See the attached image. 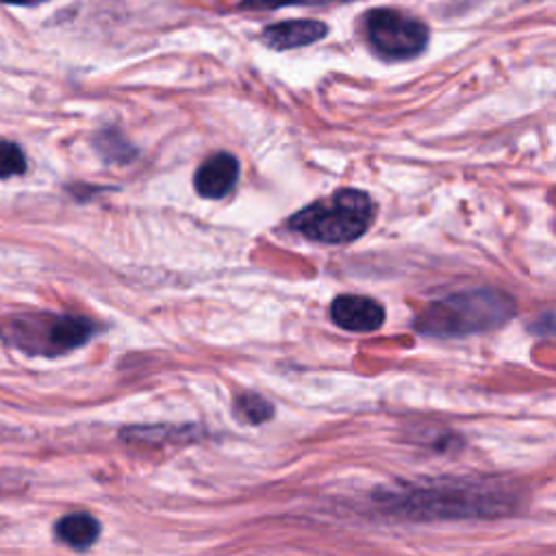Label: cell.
Returning <instances> with one entry per match:
<instances>
[{
  "label": "cell",
  "mask_w": 556,
  "mask_h": 556,
  "mask_svg": "<svg viewBox=\"0 0 556 556\" xmlns=\"http://www.w3.org/2000/svg\"><path fill=\"white\" fill-rule=\"evenodd\" d=\"M515 315V300L500 289H471L432 302L415 319L428 337H465L500 328Z\"/></svg>",
  "instance_id": "1"
},
{
  "label": "cell",
  "mask_w": 556,
  "mask_h": 556,
  "mask_svg": "<svg viewBox=\"0 0 556 556\" xmlns=\"http://www.w3.org/2000/svg\"><path fill=\"white\" fill-rule=\"evenodd\" d=\"M374 208L365 191L341 189L326 200L304 206L289 219V226L317 243H350L369 228Z\"/></svg>",
  "instance_id": "2"
},
{
  "label": "cell",
  "mask_w": 556,
  "mask_h": 556,
  "mask_svg": "<svg viewBox=\"0 0 556 556\" xmlns=\"http://www.w3.org/2000/svg\"><path fill=\"white\" fill-rule=\"evenodd\" d=\"M363 33L371 50L389 61L413 59L428 43L426 24L395 9L367 11L363 17Z\"/></svg>",
  "instance_id": "3"
},
{
  "label": "cell",
  "mask_w": 556,
  "mask_h": 556,
  "mask_svg": "<svg viewBox=\"0 0 556 556\" xmlns=\"http://www.w3.org/2000/svg\"><path fill=\"white\" fill-rule=\"evenodd\" d=\"M330 317L350 332H374L384 324V308L367 295H339L330 306Z\"/></svg>",
  "instance_id": "4"
},
{
  "label": "cell",
  "mask_w": 556,
  "mask_h": 556,
  "mask_svg": "<svg viewBox=\"0 0 556 556\" xmlns=\"http://www.w3.org/2000/svg\"><path fill=\"white\" fill-rule=\"evenodd\" d=\"M239 180V161L230 152H215L195 172V191L202 198H224Z\"/></svg>",
  "instance_id": "5"
},
{
  "label": "cell",
  "mask_w": 556,
  "mask_h": 556,
  "mask_svg": "<svg viewBox=\"0 0 556 556\" xmlns=\"http://www.w3.org/2000/svg\"><path fill=\"white\" fill-rule=\"evenodd\" d=\"M326 33H328V26L317 20H285V22L269 24L261 37L269 48L289 50V48H302V46L315 43L324 39Z\"/></svg>",
  "instance_id": "6"
},
{
  "label": "cell",
  "mask_w": 556,
  "mask_h": 556,
  "mask_svg": "<svg viewBox=\"0 0 556 556\" xmlns=\"http://www.w3.org/2000/svg\"><path fill=\"white\" fill-rule=\"evenodd\" d=\"M46 330H48L50 352H65L83 345L93 334V324L85 317L61 315V317H52Z\"/></svg>",
  "instance_id": "7"
},
{
  "label": "cell",
  "mask_w": 556,
  "mask_h": 556,
  "mask_svg": "<svg viewBox=\"0 0 556 556\" xmlns=\"http://www.w3.org/2000/svg\"><path fill=\"white\" fill-rule=\"evenodd\" d=\"M98 534H100V523L91 515H87V513L65 515L56 523V536L65 545L76 547V549H85V547L93 545Z\"/></svg>",
  "instance_id": "8"
},
{
  "label": "cell",
  "mask_w": 556,
  "mask_h": 556,
  "mask_svg": "<svg viewBox=\"0 0 556 556\" xmlns=\"http://www.w3.org/2000/svg\"><path fill=\"white\" fill-rule=\"evenodd\" d=\"M235 415L245 424H263L274 417V404L256 393H243L235 400Z\"/></svg>",
  "instance_id": "9"
},
{
  "label": "cell",
  "mask_w": 556,
  "mask_h": 556,
  "mask_svg": "<svg viewBox=\"0 0 556 556\" xmlns=\"http://www.w3.org/2000/svg\"><path fill=\"white\" fill-rule=\"evenodd\" d=\"M26 169V159L20 146L11 141H0V178L20 176Z\"/></svg>",
  "instance_id": "10"
},
{
  "label": "cell",
  "mask_w": 556,
  "mask_h": 556,
  "mask_svg": "<svg viewBox=\"0 0 556 556\" xmlns=\"http://www.w3.org/2000/svg\"><path fill=\"white\" fill-rule=\"evenodd\" d=\"M334 4V2H345V0H243V9H261V11H271L285 4Z\"/></svg>",
  "instance_id": "11"
},
{
  "label": "cell",
  "mask_w": 556,
  "mask_h": 556,
  "mask_svg": "<svg viewBox=\"0 0 556 556\" xmlns=\"http://www.w3.org/2000/svg\"><path fill=\"white\" fill-rule=\"evenodd\" d=\"M4 4H22V7H33V4H39L43 0H0Z\"/></svg>",
  "instance_id": "12"
}]
</instances>
